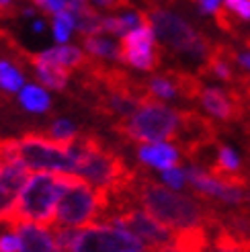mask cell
Returning a JSON list of instances; mask_svg holds the SVG:
<instances>
[{"mask_svg":"<svg viewBox=\"0 0 250 252\" xmlns=\"http://www.w3.org/2000/svg\"><path fill=\"white\" fill-rule=\"evenodd\" d=\"M142 207L174 232H195L205 221V207L195 195L152 183L142 189Z\"/></svg>","mask_w":250,"mask_h":252,"instance_id":"cell-1","label":"cell"},{"mask_svg":"<svg viewBox=\"0 0 250 252\" xmlns=\"http://www.w3.org/2000/svg\"><path fill=\"white\" fill-rule=\"evenodd\" d=\"M148 23L154 27L158 43L174 56H181L191 64H207L211 58V47L205 35L181 12L172 8H154L148 12Z\"/></svg>","mask_w":250,"mask_h":252,"instance_id":"cell-2","label":"cell"},{"mask_svg":"<svg viewBox=\"0 0 250 252\" xmlns=\"http://www.w3.org/2000/svg\"><path fill=\"white\" fill-rule=\"evenodd\" d=\"M66 183L68 174L52 170H31L23 185L12 220L54 225L56 209L66 189Z\"/></svg>","mask_w":250,"mask_h":252,"instance_id":"cell-3","label":"cell"},{"mask_svg":"<svg viewBox=\"0 0 250 252\" xmlns=\"http://www.w3.org/2000/svg\"><path fill=\"white\" fill-rule=\"evenodd\" d=\"M185 123V115L164 100H142L125 117L123 131L135 144L174 140Z\"/></svg>","mask_w":250,"mask_h":252,"instance_id":"cell-4","label":"cell"},{"mask_svg":"<svg viewBox=\"0 0 250 252\" xmlns=\"http://www.w3.org/2000/svg\"><path fill=\"white\" fill-rule=\"evenodd\" d=\"M103 193L101 189L93 187L76 174H68V183L60 197L56 209L54 225L62 228H84L94 223L103 209Z\"/></svg>","mask_w":250,"mask_h":252,"instance_id":"cell-5","label":"cell"},{"mask_svg":"<svg viewBox=\"0 0 250 252\" xmlns=\"http://www.w3.org/2000/svg\"><path fill=\"white\" fill-rule=\"evenodd\" d=\"M66 148L70 158V174L80 176V179L101 189V191H107L119 181V162L109 152L94 146L91 140L76 137L74 142L66 144Z\"/></svg>","mask_w":250,"mask_h":252,"instance_id":"cell-6","label":"cell"},{"mask_svg":"<svg viewBox=\"0 0 250 252\" xmlns=\"http://www.w3.org/2000/svg\"><path fill=\"white\" fill-rule=\"evenodd\" d=\"M148 246L129 228L113 221H94L78 228L72 252H146Z\"/></svg>","mask_w":250,"mask_h":252,"instance_id":"cell-7","label":"cell"},{"mask_svg":"<svg viewBox=\"0 0 250 252\" xmlns=\"http://www.w3.org/2000/svg\"><path fill=\"white\" fill-rule=\"evenodd\" d=\"M17 142V154L29 170H52L70 174V158L66 144L52 140L49 135H23Z\"/></svg>","mask_w":250,"mask_h":252,"instance_id":"cell-8","label":"cell"},{"mask_svg":"<svg viewBox=\"0 0 250 252\" xmlns=\"http://www.w3.org/2000/svg\"><path fill=\"white\" fill-rule=\"evenodd\" d=\"M187 172H189V189L195 195L214 199L226 207H240L246 203V189L240 183L205 170L199 164H187Z\"/></svg>","mask_w":250,"mask_h":252,"instance_id":"cell-9","label":"cell"},{"mask_svg":"<svg viewBox=\"0 0 250 252\" xmlns=\"http://www.w3.org/2000/svg\"><path fill=\"white\" fill-rule=\"evenodd\" d=\"M109 221L129 228L148 248L168 250V248L177 246L179 232H174L172 228H168L166 223H162L158 218H154L152 213L146 211L144 207L142 209H131L127 213H121V216H115Z\"/></svg>","mask_w":250,"mask_h":252,"instance_id":"cell-10","label":"cell"},{"mask_svg":"<svg viewBox=\"0 0 250 252\" xmlns=\"http://www.w3.org/2000/svg\"><path fill=\"white\" fill-rule=\"evenodd\" d=\"M158 37L148 19L121 37L123 64L135 72H152L158 66Z\"/></svg>","mask_w":250,"mask_h":252,"instance_id":"cell-11","label":"cell"},{"mask_svg":"<svg viewBox=\"0 0 250 252\" xmlns=\"http://www.w3.org/2000/svg\"><path fill=\"white\" fill-rule=\"evenodd\" d=\"M29 172L31 170L21 158H10L2 162V168H0V221H8L15 216L23 185Z\"/></svg>","mask_w":250,"mask_h":252,"instance_id":"cell-12","label":"cell"},{"mask_svg":"<svg viewBox=\"0 0 250 252\" xmlns=\"http://www.w3.org/2000/svg\"><path fill=\"white\" fill-rule=\"evenodd\" d=\"M137 160L140 164L148 170L160 172L164 168H170L179 164L183 160L181 146L172 140H162V142H150V144H137Z\"/></svg>","mask_w":250,"mask_h":252,"instance_id":"cell-13","label":"cell"},{"mask_svg":"<svg viewBox=\"0 0 250 252\" xmlns=\"http://www.w3.org/2000/svg\"><path fill=\"white\" fill-rule=\"evenodd\" d=\"M12 225L23 240V252H60L54 225L21 220H12Z\"/></svg>","mask_w":250,"mask_h":252,"instance_id":"cell-14","label":"cell"},{"mask_svg":"<svg viewBox=\"0 0 250 252\" xmlns=\"http://www.w3.org/2000/svg\"><path fill=\"white\" fill-rule=\"evenodd\" d=\"M199 105L216 121H230L236 113V105L232 94L221 86L207 84L199 91Z\"/></svg>","mask_w":250,"mask_h":252,"instance_id":"cell-15","label":"cell"},{"mask_svg":"<svg viewBox=\"0 0 250 252\" xmlns=\"http://www.w3.org/2000/svg\"><path fill=\"white\" fill-rule=\"evenodd\" d=\"M31 60H39V62H47V64H54L66 70H76L80 66H84L86 62V52L82 45L76 43H54L52 47L43 49V52L35 54Z\"/></svg>","mask_w":250,"mask_h":252,"instance_id":"cell-16","label":"cell"},{"mask_svg":"<svg viewBox=\"0 0 250 252\" xmlns=\"http://www.w3.org/2000/svg\"><path fill=\"white\" fill-rule=\"evenodd\" d=\"M82 47L86 56L101 62H113V64H123V47L121 39L107 33H96V35H86L82 37Z\"/></svg>","mask_w":250,"mask_h":252,"instance_id":"cell-17","label":"cell"},{"mask_svg":"<svg viewBox=\"0 0 250 252\" xmlns=\"http://www.w3.org/2000/svg\"><path fill=\"white\" fill-rule=\"evenodd\" d=\"M17 100L21 109L31 115H45L52 109V91L45 88L41 82H25L17 93Z\"/></svg>","mask_w":250,"mask_h":252,"instance_id":"cell-18","label":"cell"},{"mask_svg":"<svg viewBox=\"0 0 250 252\" xmlns=\"http://www.w3.org/2000/svg\"><path fill=\"white\" fill-rule=\"evenodd\" d=\"M33 64V74H35V80L41 82L45 88L49 91H64L70 82V70L66 68H60L54 64H47V62H39V60H31Z\"/></svg>","mask_w":250,"mask_h":252,"instance_id":"cell-19","label":"cell"},{"mask_svg":"<svg viewBox=\"0 0 250 252\" xmlns=\"http://www.w3.org/2000/svg\"><path fill=\"white\" fill-rule=\"evenodd\" d=\"M144 21L146 17L140 10H123V12H113V15H103V33L121 39L125 33H129Z\"/></svg>","mask_w":250,"mask_h":252,"instance_id":"cell-20","label":"cell"},{"mask_svg":"<svg viewBox=\"0 0 250 252\" xmlns=\"http://www.w3.org/2000/svg\"><path fill=\"white\" fill-rule=\"evenodd\" d=\"M146 88L152 98L164 100V103H170V100L179 98L181 94V84L172 76H168V74H154V76H150L146 82Z\"/></svg>","mask_w":250,"mask_h":252,"instance_id":"cell-21","label":"cell"},{"mask_svg":"<svg viewBox=\"0 0 250 252\" xmlns=\"http://www.w3.org/2000/svg\"><path fill=\"white\" fill-rule=\"evenodd\" d=\"M49 31H52L54 43H70L72 37L76 35V15L70 8L56 12V15H52Z\"/></svg>","mask_w":250,"mask_h":252,"instance_id":"cell-22","label":"cell"},{"mask_svg":"<svg viewBox=\"0 0 250 252\" xmlns=\"http://www.w3.org/2000/svg\"><path fill=\"white\" fill-rule=\"evenodd\" d=\"M27 82L25 72L10 60H0V93L17 94Z\"/></svg>","mask_w":250,"mask_h":252,"instance_id":"cell-23","label":"cell"},{"mask_svg":"<svg viewBox=\"0 0 250 252\" xmlns=\"http://www.w3.org/2000/svg\"><path fill=\"white\" fill-rule=\"evenodd\" d=\"M216 168L226 176H236L242 170V156L234 146H219L216 150Z\"/></svg>","mask_w":250,"mask_h":252,"instance_id":"cell-24","label":"cell"},{"mask_svg":"<svg viewBox=\"0 0 250 252\" xmlns=\"http://www.w3.org/2000/svg\"><path fill=\"white\" fill-rule=\"evenodd\" d=\"M76 33L82 35V37L103 33V15H101V10H96L94 6H86L84 10L76 12Z\"/></svg>","mask_w":250,"mask_h":252,"instance_id":"cell-25","label":"cell"},{"mask_svg":"<svg viewBox=\"0 0 250 252\" xmlns=\"http://www.w3.org/2000/svg\"><path fill=\"white\" fill-rule=\"evenodd\" d=\"M158 181L160 185L172 189V191H185V189H189V172H187V166L179 162V164H174L170 168L160 170Z\"/></svg>","mask_w":250,"mask_h":252,"instance_id":"cell-26","label":"cell"},{"mask_svg":"<svg viewBox=\"0 0 250 252\" xmlns=\"http://www.w3.org/2000/svg\"><path fill=\"white\" fill-rule=\"evenodd\" d=\"M47 135L52 137V140L60 142V144H70V142H74L78 137V127H76V123H74L72 119L58 117V119L52 121V125H49Z\"/></svg>","mask_w":250,"mask_h":252,"instance_id":"cell-27","label":"cell"},{"mask_svg":"<svg viewBox=\"0 0 250 252\" xmlns=\"http://www.w3.org/2000/svg\"><path fill=\"white\" fill-rule=\"evenodd\" d=\"M137 103H140V100H135V98L123 94V93H115V94L109 96V109L119 117L131 115V111L137 107Z\"/></svg>","mask_w":250,"mask_h":252,"instance_id":"cell-28","label":"cell"},{"mask_svg":"<svg viewBox=\"0 0 250 252\" xmlns=\"http://www.w3.org/2000/svg\"><path fill=\"white\" fill-rule=\"evenodd\" d=\"M207 68H209L211 74H214V78L219 80V82H230L234 78L232 64L228 60H223V58H209Z\"/></svg>","mask_w":250,"mask_h":252,"instance_id":"cell-29","label":"cell"},{"mask_svg":"<svg viewBox=\"0 0 250 252\" xmlns=\"http://www.w3.org/2000/svg\"><path fill=\"white\" fill-rule=\"evenodd\" d=\"M223 10L242 23H250V0H226Z\"/></svg>","mask_w":250,"mask_h":252,"instance_id":"cell-30","label":"cell"},{"mask_svg":"<svg viewBox=\"0 0 250 252\" xmlns=\"http://www.w3.org/2000/svg\"><path fill=\"white\" fill-rule=\"evenodd\" d=\"M197 10L205 17H218L226 6V0H193Z\"/></svg>","mask_w":250,"mask_h":252,"instance_id":"cell-31","label":"cell"},{"mask_svg":"<svg viewBox=\"0 0 250 252\" xmlns=\"http://www.w3.org/2000/svg\"><path fill=\"white\" fill-rule=\"evenodd\" d=\"M31 2L39 8L41 12H45V15H56V12L60 10H66L68 4H70V0H31Z\"/></svg>","mask_w":250,"mask_h":252,"instance_id":"cell-32","label":"cell"},{"mask_svg":"<svg viewBox=\"0 0 250 252\" xmlns=\"http://www.w3.org/2000/svg\"><path fill=\"white\" fill-rule=\"evenodd\" d=\"M236 64L244 72H250V49H242V52L236 54Z\"/></svg>","mask_w":250,"mask_h":252,"instance_id":"cell-33","label":"cell"},{"mask_svg":"<svg viewBox=\"0 0 250 252\" xmlns=\"http://www.w3.org/2000/svg\"><path fill=\"white\" fill-rule=\"evenodd\" d=\"M31 31H33L35 35H43V33L47 31V21H45L43 17L37 15L35 19H31Z\"/></svg>","mask_w":250,"mask_h":252,"instance_id":"cell-34","label":"cell"},{"mask_svg":"<svg viewBox=\"0 0 250 252\" xmlns=\"http://www.w3.org/2000/svg\"><path fill=\"white\" fill-rule=\"evenodd\" d=\"M89 2L96 10H111V8L117 6V0H89Z\"/></svg>","mask_w":250,"mask_h":252,"instance_id":"cell-35","label":"cell"},{"mask_svg":"<svg viewBox=\"0 0 250 252\" xmlns=\"http://www.w3.org/2000/svg\"><path fill=\"white\" fill-rule=\"evenodd\" d=\"M37 12H39V8H37L35 4H29V6H25V8L21 10V15H23L25 19H35Z\"/></svg>","mask_w":250,"mask_h":252,"instance_id":"cell-36","label":"cell"},{"mask_svg":"<svg viewBox=\"0 0 250 252\" xmlns=\"http://www.w3.org/2000/svg\"><path fill=\"white\" fill-rule=\"evenodd\" d=\"M12 2V0H0V8H4V6H8Z\"/></svg>","mask_w":250,"mask_h":252,"instance_id":"cell-37","label":"cell"},{"mask_svg":"<svg viewBox=\"0 0 250 252\" xmlns=\"http://www.w3.org/2000/svg\"><path fill=\"white\" fill-rule=\"evenodd\" d=\"M246 203H250V189L246 191Z\"/></svg>","mask_w":250,"mask_h":252,"instance_id":"cell-38","label":"cell"}]
</instances>
